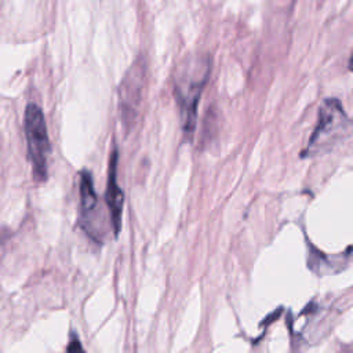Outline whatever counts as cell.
I'll return each instance as SVG.
<instances>
[{
    "instance_id": "cell-2",
    "label": "cell",
    "mask_w": 353,
    "mask_h": 353,
    "mask_svg": "<svg viewBox=\"0 0 353 353\" xmlns=\"http://www.w3.org/2000/svg\"><path fill=\"white\" fill-rule=\"evenodd\" d=\"M347 117L336 98H327L319 108L317 124L302 156H314L330 149L345 132Z\"/></svg>"
},
{
    "instance_id": "cell-6",
    "label": "cell",
    "mask_w": 353,
    "mask_h": 353,
    "mask_svg": "<svg viewBox=\"0 0 353 353\" xmlns=\"http://www.w3.org/2000/svg\"><path fill=\"white\" fill-rule=\"evenodd\" d=\"M97 193L94 190V182L90 171L84 170L80 172V205L81 214L85 222L94 215L97 211Z\"/></svg>"
},
{
    "instance_id": "cell-5",
    "label": "cell",
    "mask_w": 353,
    "mask_h": 353,
    "mask_svg": "<svg viewBox=\"0 0 353 353\" xmlns=\"http://www.w3.org/2000/svg\"><path fill=\"white\" fill-rule=\"evenodd\" d=\"M117 149L112 152L109 170H108V188H106V204L112 218V226L117 236L121 229V214H123V192L117 183Z\"/></svg>"
},
{
    "instance_id": "cell-3",
    "label": "cell",
    "mask_w": 353,
    "mask_h": 353,
    "mask_svg": "<svg viewBox=\"0 0 353 353\" xmlns=\"http://www.w3.org/2000/svg\"><path fill=\"white\" fill-rule=\"evenodd\" d=\"M23 128L28 143V154L33 174L37 181L47 178V164L50 154V139L43 110L36 103H29L25 109Z\"/></svg>"
},
{
    "instance_id": "cell-8",
    "label": "cell",
    "mask_w": 353,
    "mask_h": 353,
    "mask_svg": "<svg viewBox=\"0 0 353 353\" xmlns=\"http://www.w3.org/2000/svg\"><path fill=\"white\" fill-rule=\"evenodd\" d=\"M349 69L353 70V54H352V57H350V59H349Z\"/></svg>"
},
{
    "instance_id": "cell-4",
    "label": "cell",
    "mask_w": 353,
    "mask_h": 353,
    "mask_svg": "<svg viewBox=\"0 0 353 353\" xmlns=\"http://www.w3.org/2000/svg\"><path fill=\"white\" fill-rule=\"evenodd\" d=\"M145 62L137 59V62L125 73V77L120 85V112L123 124L128 128L134 124L138 109L142 101V91L145 83Z\"/></svg>"
},
{
    "instance_id": "cell-7",
    "label": "cell",
    "mask_w": 353,
    "mask_h": 353,
    "mask_svg": "<svg viewBox=\"0 0 353 353\" xmlns=\"http://www.w3.org/2000/svg\"><path fill=\"white\" fill-rule=\"evenodd\" d=\"M66 350L68 352H83V346L79 343V338L74 334L70 335V343Z\"/></svg>"
},
{
    "instance_id": "cell-1",
    "label": "cell",
    "mask_w": 353,
    "mask_h": 353,
    "mask_svg": "<svg viewBox=\"0 0 353 353\" xmlns=\"http://www.w3.org/2000/svg\"><path fill=\"white\" fill-rule=\"evenodd\" d=\"M211 69L205 55L186 59L174 79V94L179 106L182 127L186 135H192L196 127L197 105Z\"/></svg>"
}]
</instances>
